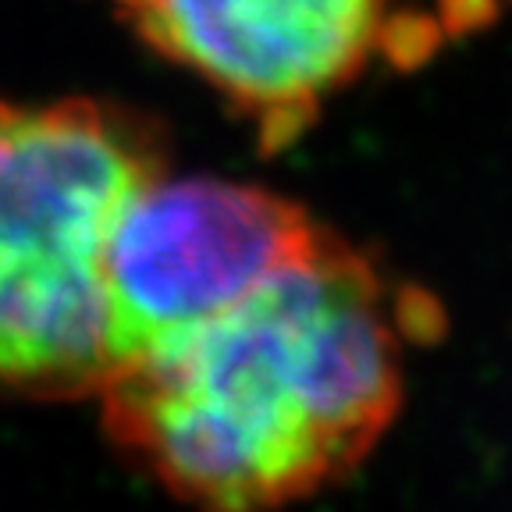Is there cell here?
Segmentation results:
<instances>
[{"instance_id":"6da1fadb","label":"cell","mask_w":512,"mask_h":512,"mask_svg":"<svg viewBox=\"0 0 512 512\" xmlns=\"http://www.w3.org/2000/svg\"><path fill=\"white\" fill-rule=\"evenodd\" d=\"M370 260L320 235L253 292L104 381V420L203 512H271L342 477L399 413V328Z\"/></svg>"},{"instance_id":"7a4b0ae2","label":"cell","mask_w":512,"mask_h":512,"mask_svg":"<svg viewBox=\"0 0 512 512\" xmlns=\"http://www.w3.org/2000/svg\"><path fill=\"white\" fill-rule=\"evenodd\" d=\"M160 164L143 118L93 100H0V388L32 399L104 388V242Z\"/></svg>"},{"instance_id":"3957f363","label":"cell","mask_w":512,"mask_h":512,"mask_svg":"<svg viewBox=\"0 0 512 512\" xmlns=\"http://www.w3.org/2000/svg\"><path fill=\"white\" fill-rule=\"evenodd\" d=\"M320 228L299 203L221 178H153L125 200L104 242L111 374L299 256Z\"/></svg>"},{"instance_id":"277c9868","label":"cell","mask_w":512,"mask_h":512,"mask_svg":"<svg viewBox=\"0 0 512 512\" xmlns=\"http://www.w3.org/2000/svg\"><path fill=\"white\" fill-rule=\"evenodd\" d=\"M381 0H146V43L221 89L235 111L317 104L374 50Z\"/></svg>"},{"instance_id":"5b68a950","label":"cell","mask_w":512,"mask_h":512,"mask_svg":"<svg viewBox=\"0 0 512 512\" xmlns=\"http://www.w3.org/2000/svg\"><path fill=\"white\" fill-rule=\"evenodd\" d=\"M441 40H445V32H441L438 18L427 11L402 8L377 22L374 50H381L384 61L399 72H416L438 54Z\"/></svg>"},{"instance_id":"8992f818","label":"cell","mask_w":512,"mask_h":512,"mask_svg":"<svg viewBox=\"0 0 512 512\" xmlns=\"http://www.w3.org/2000/svg\"><path fill=\"white\" fill-rule=\"evenodd\" d=\"M502 8L498 0H438V25L445 36L452 40H463V36H473V32H484L498 22Z\"/></svg>"},{"instance_id":"52a82bcc","label":"cell","mask_w":512,"mask_h":512,"mask_svg":"<svg viewBox=\"0 0 512 512\" xmlns=\"http://www.w3.org/2000/svg\"><path fill=\"white\" fill-rule=\"evenodd\" d=\"M118 4H121V11H125L128 18L136 15V11H143V8H146V0H118Z\"/></svg>"}]
</instances>
